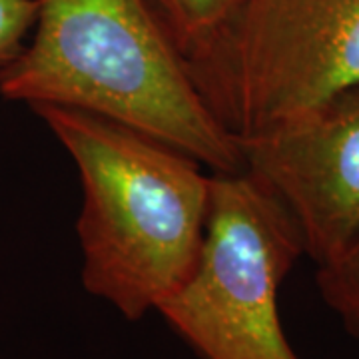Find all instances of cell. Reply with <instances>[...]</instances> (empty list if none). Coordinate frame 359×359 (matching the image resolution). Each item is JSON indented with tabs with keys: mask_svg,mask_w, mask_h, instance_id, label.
Segmentation results:
<instances>
[{
	"mask_svg": "<svg viewBox=\"0 0 359 359\" xmlns=\"http://www.w3.org/2000/svg\"><path fill=\"white\" fill-rule=\"evenodd\" d=\"M359 86V0H248L212 94L252 138Z\"/></svg>",
	"mask_w": 359,
	"mask_h": 359,
	"instance_id": "277c9868",
	"label": "cell"
},
{
	"mask_svg": "<svg viewBox=\"0 0 359 359\" xmlns=\"http://www.w3.org/2000/svg\"><path fill=\"white\" fill-rule=\"evenodd\" d=\"M244 170L294 219L304 256L337 257L359 233V86L242 140Z\"/></svg>",
	"mask_w": 359,
	"mask_h": 359,
	"instance_id": "5b68a950",
	"label": "cell"
},
{
	"mask_svg": "<svg viewBox=\"0 0 359 359\" xmlns=\"http://www.w3.org/2000/svg\"><path fill=\"white\" fill-rule=\"evenodd\" d=\"M212 102L248 0H148ZM214 106V104H212Z\"/></svg>",
	"mask_w": 359,
	"mask_h": 359,
	"instance_id": "8992f818",
	"label": "cell"
},
{
	"mask_svg": "<svg viewBox=\"0 0 359 359\" xmlns=\"http://www.w3.org/2000/svg\"><path fill=\"white\" fill-rule=\"evenodd\" d=\"M39 0H0V68L14 62L32 34Z\"/></svg>",
	"mask_w": 359,
	"mask_h": 359,
	"instance_id": "ba28073f",
	"label": "cell"
},
{
	"mask_svg": "<svg viewBox=\"0 0 359 359\" xmlns=\"http://www.w3.org/2000/svg\"><path fill=\"white\" fill-rule=\"evenodd\" d=\"M0 94L110 118L216 174L244 170L242 140L148 0H39L25 50L0 68Z\"/></svg>",
	"mask_w": 359,
	"mask_h": 359,
	"instance_id": "6da1fadb",
	"label": "cell"
},
{
	"mask_svg": "<svg viewBox=\"0 0 359 359\" xmlns=\"http://www.w3.org/2000/svg\"><path fill=\"white\" fill-rule=\"evenodd\" d=\"M316 283L344 330L359 339V233L339 256L318 266Z\"/></svg>",
	"mask_w": 359,
	"mask_h": 359,
	"instance_id": "52a82bcc",
	"label": "cell"
},
{
	"mask_svg": "<svg viewBox=\"0 0 359 359\" xmlns=\"http://www.w3.org/2000/svg\"><path fill=\"white\" fill-rule=\"evenodd\" d=\"M302 256L294 219L259 180L214 174L198 266L158 313L202 359H299L278 297Z\"/></svg>",
	"mask_w": 359,
	"mask_h": 359,
	"instance_id": "3957f363",
	"label": "cell"
},
{
	"mask_svg": "<svg viewBox=\"0 0 359 359\" xmlns=\"http://www.w3.org/2000/svg\"><path fill=\"white\" fill-rule=\"evenodd\" d=\"M74 160L82 285L128 321H140L192 278L204 245L212 176L182 150L110 118L36 104Z\"/></svg>",
	"mask_w": 359,
	"mask_h": 359,
	"instance_id": "7a4b0ae2",
	"label": "cell"
}]
</instances>
